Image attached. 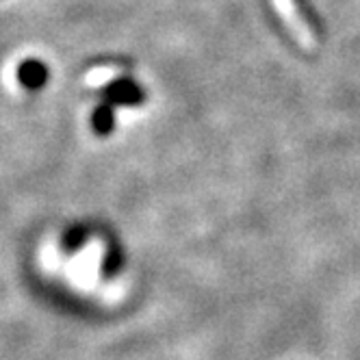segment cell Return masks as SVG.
<instances>
[{"label": "cell", "instance_id": "obj_3", "mask_svg": "<svg viewBox=\"0 0 360 360\" xmlns=\"http://www.w3.org/2000/svg\"><path fill=\"white\" fill-rule=\"evenodd\" d=\"M105 100L109 105H137L141 102V91L133 81H113L105 87Z\"/></svg>", "mask_w": 360, "mask_h": 360}, {"label": "cell", "instance_id": "obj_5", "mask_svg": "<svg viewBox=\"0 0 360 360\" xmlns=\"http://www.w3.org/2000/svg\"><path fill=\"white\" fill-rule=\"evenodd\" d=\"M83 241H85V230L76 226V228H70L68 233L63 235L61 248H63L65 254H72V252H76V250L83 245Z\"/></svg>", "mask_w": 360, "mask_h": 360}, {"label": "cell", "instance_id": "obj_2", "mask_svg": "<svg viewBox=\"0 0 360 360\" xmlns=\"http://www.w3.org/2000/svg\"><path fill=\"white\" fill-rule=\"evenodd\" d=\"M18 83L29 89V91H37V89H44L48 79H50V70L44 61L39 59H24L20 65H18Z\"/></svg>", "mask_w": 360, "mask_h": 360}, {"label": "cell", "instance_id": "obj_4", "mask_svg": "<svg viewBox=\"0 0 360 360\" xmlns=\"http://www.w3.org/2000/svg\"><path fill=\"white\" fill-rule=\"evenodd\" d=\"M91 126H94V133L100 135V137L111 135L113 126H115L113 105H109V102H102L100 107H96V111L91 113Z\"/></svg>", "mask_w": 360, "mask_h": 360}, {"label": "cell", "instance_id": "obj_1", "mask_svg": "<svg viewBox=\"0 0 360 360\" xmlns=\"http://www.w3.org/2000/svg\"><path fill=\"white\" fill-rule=\"evenodd\" d=\"M278 15L282 18V22L287 24V29L293 33V37L308 50H315L317 48V41H315V35L313 31L308 29V24L306 20L302 18L297 5H295V0H271Z\"/></svg>", "mask_w": 360, "mask_h": 360}]
</instances>
